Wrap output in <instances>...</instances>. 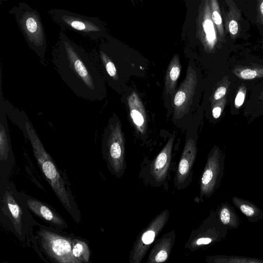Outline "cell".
<instances>
[{"label": "cell", "mask_w": 263, "mask_h": 263, "mask_svg": "<svg viewBox=\"0 0 263 263\" xmlns=\"http://www.w3.org/2000/svg\"><path fill=\"white\" fill-rule=\"evenodd\" d=\"M228 11L224 18V26L230 37L235 40L240 32L241 12L233 0H225Z\"/></svg>", "instance_id": "9a60e30c"}, {"label": "cell", "mask_w": 263, "mask_h": 263, "mask_svg": "<svg viewBox=\"0 0 263 263\" xmlns=\"http://www.w3.org/2000/svg\"><path fill=\"white\" fill-rule=\"evenodd\" d=\"M102 148L112 171L122 175L125 167V141L121 123L115 117L104 131Z\"/></svg>", "instance_id": "5b68a950"}, {"label": "cell", "mask_w": 263, "mask_h": 263, "mask_svg": "<svg viewBox=\"0 0 263 263\" xmlns=\"http://www.w3.org/2000/svg\"><path fill=\"white\" fill-rule=\"evenodd\" d=\"M223 100L217 102L213 105L212 115L215 119L218 118L221 115V111L222 110V105L223 104Z\"/></svg>", "instance_id": "4316f807"}, {"label": "cell", "mask_w": 263, "mask_h": 263, "mask_svg": "<svg viewBox=\"0 0 263 263\" xmlns=\"http://www.w3.org/2000/svg\"><path fill=\"white\" fill-rule=\"evenodd\" d=\"M199 18L200 40L205 50L211 52L217 45L219 38L216 26L212 19L209 0L204 1Z\"/></svg>", "instance_id": "30bf717a"}, {"label": "cell", "mask_w": 263, "mask_h": 263, "mask_svg": "<svg viewBox=\"0 0 263 263\" xmlns=\"http://www.w3.org/2000/svg\"><path fill=\"white\" fill-rule=\"evenodd\" d=\"M12 15L29 48L45 64L47 39L39 12L26 2H20L9 11Z\"/></svg>", "instance_id": "7a4b0ae2"}, {"label": "cell", "mask_w": 263, "mask_h": 263, "mask_svg": "<svg viewBox=\"0 0 263 263\" xmlns=\"http://www.w3.org/2000/svg\"><path fill=\"white\" fill-rule=\"evenodd\" d=\"M257 16L259 22L263 24V0H257Z\"/></svg>", "instance_id": "f546056e"}, {"label": "cell", "mask_w": 263, "mask_h": 263, "mask_svg": "<svg viewBox=\"0 0 263 263\" xmlns=\"http://www.w3.org/2000/svg\"><path fill=\"white\" fill-rule=\"evenodd\" d=\"M51 62L62 80L82 99L101 101L105 95L102 76L90 54L61 30L52 47Z\"/></svg>", "instance_id": "6da1fadb"}, {"label": "cell", "mask_w": 263, "mask_h": 263, "mask_svg": "<svg viewBox=\"0 0 263 263\" xmlns=\"http://www.w3.org/2000/svg\"><path fill=\"white\" fill-rule=\"evenodd\" d=\"M2 210L11 220L16 232L22 235V209L12 194L6 191L3 199Z\"/></svg>", "instance_id": "5bb4252c"}, {"label": "cell", "mask_w": 263, "mask_h": 263, "mask_svg": "<svg viewBox=\"0 0 263 263\" xmlns=\"http://www.w3.org/2000/svg\"><path fill=\"white\" fill-rule=\"evenodd\" d=\"M232 201L250 222H257L263 219L262 211L252 202L235 196L232 198Z\"/></svg>", "instance_id": "e0dca14e"}, {"label": "cell", "mask_w": 263, "mask_h": 263, "mask_svg": "<svg viewBox=\"0 0 263 263\" xmlns=\"http://www.w3.org/2000/svg\"><path fill=\"white\" fill-rule=\"evenodd\" d=\"M39 237L41 246L48 255L60 263H78L72 254V240L47 230H41Z\"/></svg>", "instance_id": "8992f818"}, {"label": "cell", "mask_w": 263, "mask_h": 263, "mask_svg": "<svg viewBox=\"0 0 263 263\" xmlns=\"http://www.w3.org/2000/svg\"><path fill=\"white\" fill-rule=\"evenodd\" d=\"M174 238L171 235H166L165 237L161 238V240L157 244L152 250L148 258V262H161L165 261L168 258Z\"/></svg>", "instance_id": "ffe728a7"}, {"label": "cell", "mask_w": 263, "mask_h": 263, "mask_svg": "<svg viewBox=\"0 0 263 263\" xmlns=\"http://www.w3.org/2000/svg\"><path fill=\"white\" fill-rule=\"evenodd\" d=\"M235 74L241 79L251 80L257 78L263 77V68H241L235 71Z\"/></svg>", "instance_id": "d4e9b609"}, {"label": "cell", "mask_w": 263, "mask_h": 263, "mask_svg": "<svg viewBox=\"0 0 263 263\" xmlns=\"http://www.w3.org/2000/svg\"><path fill=\"white\" fill-rule=\"evenodd\" d=\"M212 19L217 30L219 41L220 43L224 41V29L222 15L218 0H209Z\"/></svg>", "instance_id": "603a6c76"}, {"label": "cell", "mask_w": 263, "mask_h": 263, "mask_svg": "<svg viewBox=\"0 0 263 263\" xmlns=\"http://www.w3.org/2000/svg\"><path fill=\"white\" fill-rule=\"evenodd\" d=\"M72 254L78 263L88 262L90 257V251L87 245L83 241L78 239L72 240Z\"/></svg>", "instance_id": "cb8c5ba5"}, {"label": "cell", "mask_w": 263, "mask_h": 263, "mask_svg": "<svg viewBox=\"0 0 263 263\" xmlns=\"http://www.w3.org/2000/svg\"><path fill=\"white\" fill-rule=\"evenodd\" d=\"M174 137H171L156 157L151 168V174L157 181H162L166 177L171 159Z\"/></svg>", "instance_id": "4fadbf2b"}, {"label": "cell", "mask_w": 263, "mask_h": 263, "mask_svg": "<svg viewBox=\"0 0 263 263\" xmlns=\"http://www.w3.org/2000/svg\"><path fill=\"white\" fill-rule=\"evenodd\" d=\"M245 92L241 89L237 94L235 99V104L237 107H239L242 105L245 101Z\"/></svg>", "instance_id": "f1b7e54d"}, {"label": "cell", "mask_w": 263, "mask_h": 263, "mask_svg": "<svg viewBox=\"0 0 263 263\" xmlns=\"http://www.w3.org/2000/svg\"><path fill=\"white\" fill-rule=\"evenodd\" d=\"M197 84L196 71L189 66L185 77L175 92L173 100L174 116L180 119L189 113Z\"/></svg>", "instance_id": "ba28073f"}, {"label": "cell", "mask_w": 263, "mask_h": 263, "mask_svg": "<svg viewBox=\"0 0 263 263\" xmlns=\"http://www.w3.org/2000/svg\"><path fill=\"white\" fill-rule=\"evenodd\" d=\"M260 99H263V91L262 92L261 95L260 96Z\"/></svg>", "instance_id": "4dcf8cb0"}, {"label": "cell", "mask_w": 263, "mask_h": 263, "mask_svg": "<svg viewBox=\"0 0 263 263\" xmlns=\"http://www.w3.org/2000/svg\"><path fill=\"white\" fill-rule=\"evenodd\" d=\"M216 241L211 238L201 236L195 241L196 245L198 246L209 245L213 244Z\"/></svg>", "instance_id": "83f0119b"}, {"label": "cell", "mask_w": 263, "mask_h": 263, "mask_svg": "<svg viewBox=\"0 0 263 263\" xmlns=\"http://www.w3.org/2000/svg\"><path fill=\"white\" fill-rule=\"evenodd\" d=\"M224 156L214 148L208 156L200 180L201 197L210 198L219 187L224 174Z\"/></svg>", "instance_id": "52a82bcc"}, {"label": "cell", "mask_w": 263, "mask_h": 263, "mask_svg": "<svg viewBox=\"0 0 263 263\" xmlns=\"http://www.w3.org/2000/svg\"><path fill=\"white\" fill-rule=\"evenodd\" d=\"M181 69L179 55H174L167 66L164 81V87L166 94L172 97L176 92L177 80Z\"/></svg>", "instance_id": "2e32d148"}, {"label": "cell", "mask_w": 263, "mask_h": 263, "mask_svg": "<svg viewBox=\"0 0 263 263\" xmlns=\"http://www.w3.org/2000/svg\"><path fill=\"white\" fill-rule=\"evenodd\" d=\"M4 103L7 115L22 132L24 137L27 135L26 125L29 119L26 114L23 111L13 106L5 98Z\"/></svg>", "instance_id": "44dd1931"}, {"label": "cell", "mask_w": 263, "mask_h": 263, "mask_svg": "<svg viewBox=\"0 0 263 263\" xmlns=\"http://www.w3.org/2000/svg\"><path fill=\"white\" fill-rule=\"evenodd\" d=\"M130 118L136 129L144 134L147 127V116L142 100L136 91H133L127 98Z\"/></svg>", "instance_id": "7c38bea8"}, {"label": "cell", "mask_w": 263, "mask_h": 263, "mask_svg": "<svg viewBox=\"0 0 263 263\" xmlns=\"http://www.w3.org/2000/svg\"><path fill=\"white\" fill-rule=\"evenodd\" d=\"M196 153L195 141L192 138L189 139L185 143L175 179V185L178 190L184 188L190 181Z\"/></svg>", "instance_id": "9c48e42d"}, {"label": "cell", "mask_w": 263, "mask_h": 263, "mask_svg": "<svg viewBox=\"0 0 263 263\" xmlns=\"http://www.w3.org/2000/svg\"><path fill=\"white\" fill-rule=\"evenodd\" d=\"M216 211L218 219L229 230L236 229L239 227L240 219L234 207L229 202L221 203Z\"/></svg>", "instance_id": "ac0fdd59"}, {"label": "cell", "mask_w": 263, "mask_h": 263, "mask_svg": "<svg viewBox=\"0 0 263 263\" xmlns=\"http://www.w3.org/2000/svg\"><path fill=\"white\" fill-rule=\"evenodd\" d=\"M27 204L34 214L45 221L57 226H62L64 224L62 219L41 202L29 199L27 200Z\"/></svg>", "instance_id": "d6986e66"}, {"label": "cell", "mask_w": 263, "mask_h": 263, "mask_svg": "<svg viewBox=\"0 0 263 263\" xmlns=\"http://www.w3.org/2000/svg\"><path fill=\"white\" fill-rule=\"evenodd\" d=\"M227 88L225 86H219L215 91L213 97V103L222 99L226 94Z\"/></svg>", "instance_id": "484cf974"}, {"label": "cell", "mask_w": 263, "mask_h": 263, "mask_svg": "<svg viewBox=\"0 0 263 263\" xmlns=\"http://www.w3.org/2000/svg\"><path fill=\"white\" fill-rule=\"evenodd\" d=\"M52 22L62 29H68L96 41L103 37L106 29L97 17L88 16L64 9L52 8L47 12Z\"/></svg>", "instance_id": "277c9868"}, {"label": "cell", "mask_w": 263, "mask_h": 263, "mask_svg": "<svg viewBox=\"0 0 263 263\" xmlns=\"http://www.w3.org/2000/svg\"><path fill=\"white\" fill-rule=\"evenodd\" d=\"M168 215L167 211L162 213L154 220L146 231L142 234L134 250L133 259L134 262L140 261L150 245L164 226Z\"/></svg>", "instance_id": "8fae6325"}, {"label": "cell", "mask_w": 263, "mask_h": 263, "mask_svg": "<svg viewBox=\"0 0 263 263\" xmlns=\"http://www.w3.org/2000/svg\"><path fill=\"white\" fill-rule=\"evenodd\" d=\"M210 262L215 263H263V259L238 255H217L208 258Z\"/></svg>", "instance_id": "7402d4cb"}, {"label": "cell", "mask_w": 263, "mask_h": 263, "mask_svg": "<svg viewBox=\"0 0 263 263\" xmlns=\"http://www.w3.org/2000/svg\"><path fill=\"white\" fill-rule=\"evenodd\" d=\"M26 130L27 135L25 138L30 141L34 156L42 172L62 204L70 212L71 209L70 200L64 181L30 120L26 124Z\"/></svg>", "instance_id": "3957f363"}, {"label": "cell", "mask_w": 263, "mask_h": 263, "mask_svg": "<svg viewBox=\"0 0 263 263\" xmlns=\"http://www.w3.org/2000/svg\"><path fill=\"white\" fill-rule=\"evenodd\" d=\"M3 1H5V0H0L1 3H2Z\"/></svg>", "instance_id": "1f68e13d"}]
</instances>
